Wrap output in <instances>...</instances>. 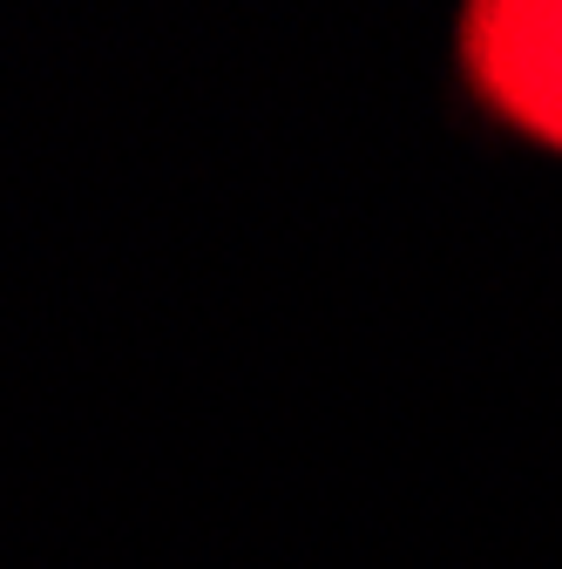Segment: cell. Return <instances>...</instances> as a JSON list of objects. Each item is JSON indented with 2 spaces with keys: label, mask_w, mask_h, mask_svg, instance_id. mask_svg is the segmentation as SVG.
I'll return each instance as SVG.
<instances>
[{
  "label": "cell",
  "mask_w": 562,
  "mask_h": 569,
  "mask_svg": "<svg viewBox=\"0 0 562 569\" xmlns=\"http://www.w3.org/2000/svg\"><path fill=\"white\" fill-rule=\"evenodd\" d=\"M454 89L481 129L562 163V0H468L454 14Z\"/></svg>",
  "instance_id": "1"
}]
</instances>
